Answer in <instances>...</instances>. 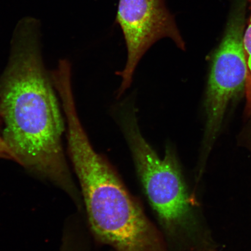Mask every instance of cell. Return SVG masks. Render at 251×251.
<instances>
[{
	"instance_id": "6da1fadb",
	"label": "cell",
	"mask_w": 251,
	"mask_h": 251,
	"mask_svg": "<svg viewBox=\"0 0 251 251\" xmlns=\"http://www.w3.org/2000/svg\"><path fill=\"white\" fill-rule=\"evenodd\" d=\"M39 42L37 24L18 25L8 64L0 77L2 136L15 162L64 191L78 208L82 197L62 146L65 121Z\"/></svg>"
},
{
	"instance_id": "7a4b0ae2",
	"label": "cell",
	"mask_w": 251,
	"mask_h": 251,
	"mask_svg": "<svg viewBox=\"0 0 251 251\" xmlns=\"http://www.w3.org/2000/svg\"><path fill=\"white\" fill-rule=\"evenodd\" d=\"M64 114L68 154L79 184L88 227L96 244L114 251H168L158 227L117 169L94 149L76 106L66 105Z\"/></svg>"
},
{
	"instance_id": "3957f363",
	"label": "cell",
	"mask_w": 251,
	"mask_h": 251,
	"mask_svg": "<svg viewBox=\"0 0 251 251\" xmlns=\"http://www.w3.org/2000/svg\"><path fill=\"white\" fill-rule=\"evenodd\" d=\"M114 112L167 251L203 249L208 243L174 147L166 144L164 158L159 156L141 133L134 100H123Z\"/></svg>"
},
{
	"instance_id": "277c9868",
	"label": "cell",
	"mask_w": 251,
	"mask_h": 251,
	"mask_svg": "<svg viewBox=\"0 0 251 251\" xmlns=\"http://www.w3.org/2000/svg\"><path fill=\"white\" fill-rule=\"evenodd\" d=\"M247 0H235L224 37L212 60L205 108L206 124L202 159L205 161L222 126L230 100L246 87L243 37Z\"/></svg>"
},
{
	"instance_id": "5b68a950",
	"label": "cell",
	"mask_w": 251,
	"mask_h": 251,
	"mask_svg": "<svg viewBox=\"0 0 251 251\" xmlns=\"http://www.w3.org/2000/svg\"><path fill=\"white\" fill-rule=\"evenodd\" d=\"M115 24L121 27L127 52L123 70L116 72L121 78L116 93L120 100L132 84L141 59L155 43L169 38L184 51L186 45L165 0H119Z\"/></svg>"
},
{
	"instance_id": "8992f818",
	"label": "cell",
	"mask_w": 251,
	"mask_h": 251,
	"mask_svg": "<svg viewBox=\"0 0 251 251\" xmlns=\"http://www.w3.org/2000/svg\"><path fill=\"white\" fill-rule=\"evenodd\" d=\"M94 244L92 235L85 226H68L63 230L60 251H96Z\"/></svg>"
},
{
	"instance_id": "52a82bcc",
	"label": "cell",
	"mask_w": 251,
	"mask_h": 251,
	"mask_svg": "<svg viewBox=\"0 0 251 251\" xmlns=\"http://www.w3.org/2000/svg\"><path fill=\"white\" fill-rule=\"evenodd\" d=\"M250 2L251 9V0H248ZM243 47L245 59L247 66V78L246 87L247 106L251 109V14L247 28L244 31L243 37Z\"/></svg>"
},
{
	"instance_id": "ba28073f",
	"label": "cell",
	"mask_w": 251,
	"mask_h": 251,
	"mask_svg": "<svg viewBox=\"0 0 251 251\" xmlns=\"http://www.w3.org/2000/svg\"><path fill=\"white\" fill-rule=\"evenodd\" d=\"M0 159L15 161L14 156L1 134H0Z\"/></svg>"
},
{
	"instance_id": "9c48e42d",
	"label": "cell",
	"mask_w": 251,
	"mask_h": 251,
	"mask_svg": "<svg viewBox=\"0 0 251 251\" xmlns=\"http://www.w3.org/2000/svg\"><path fill=\"white\" fill-rule=\"evenodd\" d=\"M215 251L214 250H211V251Z\"/></svg>"
}]
</instances>
